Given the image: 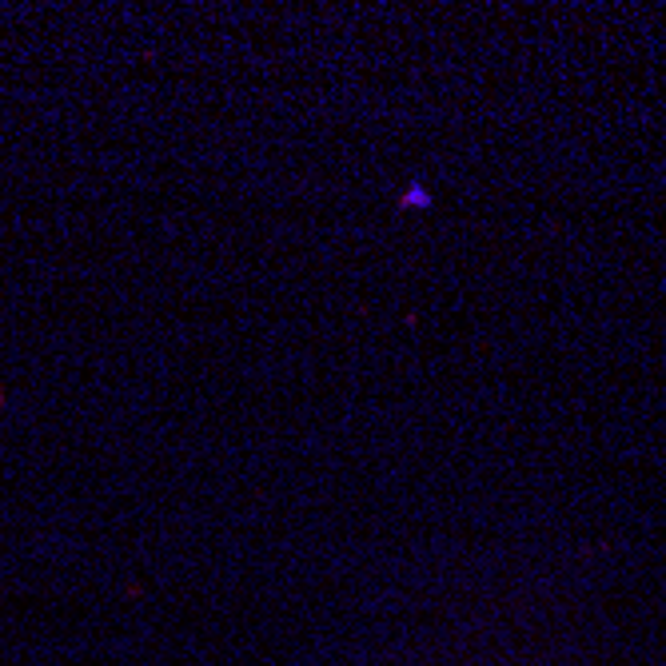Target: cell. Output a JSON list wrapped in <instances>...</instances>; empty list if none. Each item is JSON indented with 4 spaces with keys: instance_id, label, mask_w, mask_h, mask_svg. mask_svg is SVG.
<instances>
[{
    "instance_id": "cell-1",
    "label": "cell",
    "mask_w": 666,
    "mask_h": 666,
    "mask_svg": "<svg viewBox=\"0 0 666 666\" xmlns=\"http://www.w3.org/2000/svg\"><path fill=\"white\" fill-rule=\"evenodd\" d=\"M404 204H407V208H411V204H415V208H427V192H423V188H411V192L404 195Z\"/></svg>"
}]
</instances>
